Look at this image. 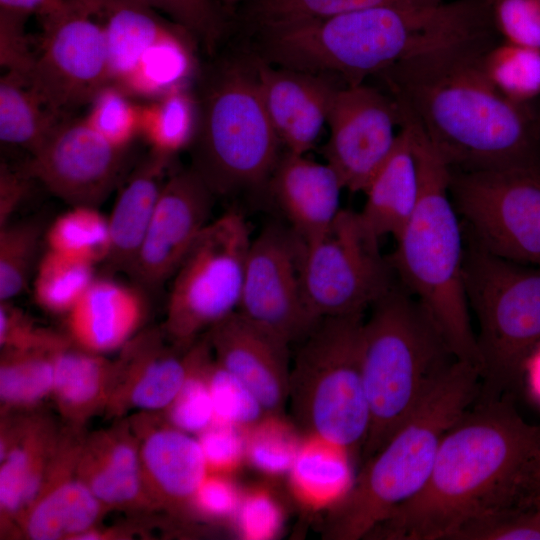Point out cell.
Segmentation results:
<instances>
[{"mask_svg": "<svg viewBox=\"0 0 540 540\" xmlns=\"http://www.w3.org/2000/svg\"><path fill=\"white\" fill-rule=\"evenodd\" d=\"M496 41L432 51L377 75L451 170L540 163V127L528 104L489 79L485 53Z\"/></svg>", "mask_w": 540, "mask_h": 540, "instance_id": "cell-1", "label": "cell"}, {"mask_svg": "<svg viewBox=\"0 0 540 540\" xmlns=\"http://www.w3.org/2000/svg\"><path fill=\"white\" fill-rule=\"evenodd\" d=\"M540 426L522 418L506 395L480 400L447 431L421 490L371 536L456 540L466 528L527 505L526 480Z\"/></svg>", "mask_w": 540, "mask_h": 540, "instance_id": "cell-2", "label": "cell"}, {"mask_svg": "<svg viewBox=\"0 0 540 540\" xmlns=\"http://www.w3.org/2000/svg\"><path fill=\"white\" fill-rule=\"evenodd\" d=\"M417 162L419 199L389 259L398 283L430 316L457 360L479 369L465 288L466 240L450 194L451 169L416 122L403 115Z\"/></svg>", "mask_w": 540, "mask_h": 540, "instance_id": "cell-3", "label": "cell"}, {"mask_svg": "<svg viewBox=\"0 0 540 540\" xmlns=\"http://www.w3.org/2000/svg\"><path fill=\"white\" fill-rule=\"evenodd\" d=\"M479 369L454 360L420 404L354 479L344 498L329 509L323 536L359 540L426 483L447 431L479 397Z\"/></svg>", "mask_w": 540, "mask_h": 540, "instance_id": "cell-4", "label": "cell"}, {"mask_svg": "<svg viewBox=\"0 0 540 540\" xmlns=\"http://www.w3.org/2000/svg\"><path fill=\"white\" fill-rule=\"evenodd\" d=\"M362 329V373L372 457L406 421L456 358L419 302L399 283L370 308Z\"/></svg>", "mask_w": 540, "mask_h": 540, "instance_id": "cell-5", "label": "cell"}, {"mask_svg": "<svg viewBox=\"0 0 540 540\" xmlns=\"http://www.w3.org/2000/svg\"><path fill=\"white\" fill-rule=\"evenodd\" d=\"M203 84L190 167L215 196L267 186L281 143L260 94L254 60L225 59Z\"/></svg>", "mask_w": 540, "mask_h": 540, "instance_id": "cell-6", "label": "cell"}, {"mask_svg": "<svg viewBox=\"0 0 540 540\" xmlns=\"http://www.w3.org/2000/svg\"><path fill=\"white\" fill-rule=\"evenodd\" d=\"M465 240V288L478 327V399H498L520 382L540 346V268L494 256L466 234Z\"/></svg>", "mask_w": 540, "mask_h": 540, "instance_id": "cell-7", "label": "cell"}, {"mask_svg": "<svg viewBox=\"0 0 540 540\" xmlns=\"http://www.w3.org/2000/svg\"><path fill=\"white\" fill-rule=\"evenodd\" d=\"M364 315L323 317L297 342L289 397L306 435L346 449L364 446L370 425L362 373Z\"/></svg>", "mask_w": 540, "mask_h": 540, "instance_id": "cell-8", "label": "cell"}, {"mask_svg": "<svg viewBox=\"0 0 540 540\" xmlns=\"http://www.w3.org/2000/svg\"><path fill=\"white\" fill-rule=\"evenodd\" d=\"M252 237L230 210L210 221L171 278L162 329L181 347L238 311Z\"/></svg>", "mask_w": 540, "mask_h": 540, "instance_id": "cell-9", "label": "cell"}, {"mask_svg": "<svg viewBox=\"0 0 540 540\" xmlns=\"http://www.w3.org/2000/svg\"><path fill=\"white\" fill-rule=\"evenodd\" d=\"M450 194L475 244L499 258L540 268V163L451 170Z\"/></svg>", "mask_w": 540, "mask_h": 540, "instance_id": "cell-10", "label": "cell"}, {"mask_svg": "<svg viewBox=\"0 0 540 540\" xmlns=\"http://www.w3.org/2000/svg\"><path fill=\"white\" fill-rule=\"evenodd\" d=\"M299 275L306 306L316 319L364 315L395 283L379 240L349 209H341L320 237L300 241Z\"/></svg>", "mask_w": 540, "mask_h": 540, "instance_id": "cell-11", "label": "cell"}, {"mask_svg": "<svg viewBox=\"0 0 540 540\" xmlns=\"http://www.w3.org/2000/svg\"><path fill=\"white\" fill-rule=\"evenodd\" d=\"M40 51L26 77L58 115L89 104L111 84L106 41L94 15L79 1L41 19Z\"/></svg>", "mask_w": 540, "mask_h": 540, "instance_id": "cell-12", "label": "cell"}, {"mask_svg": "<svg viewBox=\"0 0 540 540\" xmlns=\"http://www.w3.org/2000/svg\"><path fill=\"white\" fill-rule=\"evenodd\" d=\"M299 251V239L279 224L267 225L252 238L237 311L288 346L318 320L303 297Z\"/></svg>", "mask_w": 540, "mask_h": 540, "instance_id": "cell-13", "label": "cell"}, {"mask_svg": "<svg viewBox=\"0 0 540 540\" xmlns=\"http://www.w3.org/2000/svg\"><path fill=\"white\" fill-rule=\"evenodd\" d=\"M327 124L326 163L344 189L363 192L396 144L395 128L401 127L397 103L364 82L343 85L333 98Z\"/></svg>", "mask_w": 540, "mask_h": 540, "instance_id": "cell-14", "label": "cell"}, {"mask_svg": "<svg viewBox=\"0 0 540 540\" xmlns=\"http://www.w3.org/2000/svg\"><path fill=\"white\" fill-rule=\"evenodd\" d=\"M125 150L82 119L63 120L23 166L24 172L70 207H96L121 178Z\"/></svg>", "mask_w": 540, "mask_h": 540, "instance_id": "cell-15", "label": "cell"}, {"mask_svg": "<svg viewBox=\"0 0 540 540\" xmlns=\"http://www.w3.org/2000/svg\"><path fill=\"white\" fill-rule=\"evenodd\" d=\"M214 194L191 168L170 173L128 273L148 294L171 280L208 225Z\"/></svg>", "mask_w": 540, "mask_h": 540, "instance_id": "cell-16", "label": "cell"}, {"mask_svg": "<svg viewBox=\"0 0 540 540\" xmlns=\"http://www.w3.org/2000/svg\"><path fill=\"white\" fill-rule=\"evenodd\" d=\"M190 347V346H189ZM189 347L173 343L162 327L142 329L122 348L106 410H166L182 388L191 366Z\"/></svg>", "mask_w": 540, "mask_h": 540, "instance_id": "cell-17", "label": "cell"}, {"mask_svg": "<svg viewBox=\"0 0 540 540\" xmlns=\"http://www.w3.org/2000/svg\"><path fill=\"white\" fill-rule=\"evenodd\" d=\"M205 334L215 361L255 394L266 414L282 415L289 397V346L239 312Z\"/></svg>", "mask_w": 540, "mask_h": 540, "instance_id": "cell-18", "label": "cell"}, {"mask_svg": "<svg viewBox=\"0 0 540 540\" xmlns=\"http://www.w3.org/2000/svg\"><path fill=\"white\" fill-rule=\"evenodd\" d=\"M260 94L277 137L288 152L315 145L337 90L335 79L272 65L254 57Z\"/></svg>", "mask_w": 540, "mask_h": 540, "instance_id": "cell-19", "label": "cell"}, {"mask_svg": "<svg viewBox=\"0 0 540 540\" xmlns=\"http://www.w3.org/2000/svg\"><path fill=\"white\" fill-rule=\"evenodd\" d=\"M138 438L141 473L153 508L171 513L192 508L193 497L208 474L198 439L172 424L148 417L131 422Z\"/></svg>", "mask_w": 540, "mask_h": 540, "instance_id": "cell-20", "label": "cell"}, {"mask_svg": "<svg viewBox=\"0 0 540 540\" xmlns=\"http://www.w3.org/2000/svg\"><path fill=\"white\" fill-rule=\"evenodd\" d=\"M60 431L44 415L5 421L0 441L1 527L18 525L40 493Z\"/></svg>", "mask_w": 540, "mask_h": 540, "instance_id": "cell-21", "label": "cell"}, {"mask_svg": "<svg viewBox=\"0 0 540 540\" xmlns=\"http://www.w3.org/2000/svg\"><path fill=\"white\" fill-rule=\"evenodd\" d=\"M56 452L39 495L18 523L28 539H78L107 510L77 477L80 449L62 446Z\"/></svg>", "mask_w": 540, "mask_h": 540, "instance_id": "cell-22", "label": "cell"}, {"mask_svg": "<svg viewBox=\"0 0 540 540\" xmlns=\"http://www.w3.org/2000/svg\"><path fill=\"white\" fill-rule=\"evenodd\" d=\"M148 293L135 283L96 277L67 315V336L96 354L121 349L142 330Z\"/></svg>", "mask_w": 540, "mask_h": 540, "instance_id": "cell-23", "label": "cell"}, {"mask_svg": "<svg viewBox=\"0 0 540 540\" xmlns=\"http://www.w3.org/2000/svg\"><path fill=\"white\" fill-rule=\"evenodd\" d=\"M267 186L275 203L301 242L323 235L339 212L343 185L325 162L286 151L280 156Z\"/></svg>", "mask_w": 540, "mask_h": 540, "instance_id": "cell-24", "label": "cell"}, {"mask_svg": "<svg viewBox=\"0 0 540 540\" xmlns=\"http://www.w3.org/2000/svg\"><path fill=\"white\" fill-rule=\"evenodd\" d=\"M76 474L107 510L153 508L131 422L120 421L85 437Z\"/></svg>", "mask_w": 540, "mask_h": 540, "instance_id": "cell-25", "label": "cell"}, {"mask_svg": "<svg viewBox=\"0 0 540 540\" xmlns=\"http://www.w3.org/2000/svg\"><path fill=\"white\" fill-rule=\"evenodd\" d=\"M172 159L150 150L120 189L108 217L111 240L105 261L108 270L128 275L170 175Z\"/></svg>", "mask_w": 540, "mask_h": 540, "instance_id": "cell-26", "label": "cell"}, {"mask_svg": "<svg viewBox=\"0 0 540 540\" xmlns=\"http://www.w3.org/2000/svg\"><path fill=\"white\" fill-rule=\"evenodd\" d=\"M363 193L365 202L358 212L365 229L377 240L394 239L413 215L419 199L417 162L411 136L401 125L396 144Z\"/></svg>", "mask_w": 540, "mask_h": 540, "instance_id": "cell-27", "label": "cell"}, {"mask_svg": "<svg viewBox=\"0 0 540 540\" xmlns=\"http://www.w3.org/2000/svg\"><path fill=\"white\" fill-rule=\"evenodd\" d=\"M100 23L111 84L120 86L151 47L179 28L136 0H79Z\"/></svg>", "mask_w": 540, "mask_h": 540, "instance_id": "cell-28", "label": "cell"}, {"mask_svg": "<svg viewBox=\"0 0 540 540\" xmlns=\"http://www.w3.org/2000/svg\"><path fill=\"white\" fill-rule=\"evenodd\" d=\"M116 377V361L86 351L64 336L55 349L52 394L67 425L82 427L106 409Z\"/></svg>", "mask_w": 540, "mask_h": 540, "instance_id": "cell-29", "label": "cell"}, {"mask_svg": "<svg viewBox=\"0 0 540 540\" xmlns=\"http://www.w3.org/2000/svg\"><path fill=\"white\" fill-rule=\"evenodd\" d=\"M349 452L321 438H302L288 473L295 499L310 511L331 509L350 490L352 478Z\"/></svg>", "mask_w": 540, "mask_h": 540, "instance_id": "cell-30", "label": "cell"}, {"mask_svg": "<svg viewBox=\"0 0 540 540\" xmlns=\"http://www.w3.org/2000/svg\"><path fill=\"white\" fill-rule=\"evenodd\" d=\"M63 121L30 85L27 78L4 72L0 78V140L37 151Z\"/></svg>", "mask_w": 540, "mask_h": 540, "instance_id": "cell-31", "label": "cell"}, {"mask_svg": "<svg viewBox=\"0 0 540 540\" xmlns=\"http://www.w3.org/2000/svg\"><path fill=\"white\" fill-rule=\"evenodd\" d=\"M64 335L55 333L45 343L1 349L0 399L2 410L30 408L53 391L54 354Z\"/></svg>", "mask_w": 540, "mask_h": 540, "instance_id": "cell-32", "label": "cell"}, {"mask_svg": "<svg viewBox=\"0 0 540 540\" xmlns=\"http://www.w3.org/2000/svg\"><path fill=\"white\" fill-rule=\"evenodd\" d=\"M195 41L179 28L151 47L118 87L131 97L152 100L185 86L195 69Z\"/></svg>", "mask_w": 540, "mask_h": 540, "instance_id": "cell-33", "label": "cell"}, {"mask_svg": "<svg viewBox=\"0 0 540 540\" xmlns=\"http://www.w3.org/2000/svg\"><path fill=\"white\" fill-rule=\"evenodd\" d=\"M198 126V101L187 86L173 88L140 106V134L150 150L174 157L190 147Z\"/></svg>", "mask_w": 540, "mask_h": 540, "instance_id": "cell-34", "label": "cell"}, {"mask_svg": "<svg viewBox=\"0 0 540 540\" xmlns=\"http://www.w3.org/2000/svg\"><path fill=\"white\" fill-rule=\"evenodd\" d=\"M96 278L95 265L47 249L33 277L35 302L54 314H67Z\"/></svg>", "mask_w": 540, "mask_h": 540, "instance_id": "cell-35", "label": "cell"}, {"mask_svg": "<svg viewBox=\"0 0 540 540\" xmlns=\"http://www.w3.org/2000/svg\"><path fill=\"white\" fill-rule=\"evenodd\" d=\"M45 239L50 250L94 265L105 263L111 244L108 217L96 207H70L51 223Z\"/></svg>", "mask_w": 540, "mask_h": 540, "instance_id": "cell-36", "label": "cell"}, {"mask_svg": "<svg viewBox=\"0 0 540 540\" xmlns=\"http://www.w3.org/2000/svg\"><path fill=\"white\" fill-rule=\"evenodd\" d=\"M445 0H244L242 16L254 29L310 22L393 2Z\"/></svg>", "mask_w": 540, "mask_h": 540, "instance_id": "cell-37", "label": "cell"}, {"mask_svg": "<svg viewBox=\"0 0 540 540\" xmlns=\"http://www.w3.org/2000/svg\"><path fill=\"white\" fill-rule=\"evenodd\" d=\"M491 82L511 100L528 104L540 96V50L504 41L483 57Z\"/></svg>", "mask_w": 540, "mask_h": 540, "instance_id": "cell-38", "label": "cell"}, {"mask_svg": "<svg viewBox=\"0 0 540 540\" xmlns=\"http://www.w3.org/2000/svg\"><path fill=\"white\" fill-rule=\"evenodd\" d=\"M41 236L35 221H10L0 227V301L21 295L33 280Z\"/></svg>", "mask_w": 540, "mask_h": 540, "instance_id": "cell-39", "label": "cell"}, {"mask_svg": "<svg viewBox=\"0 0 540 540\" xmlns=\"http://www.w3.org/2000/svg\"><path fill=\"white\" fill-rule=\"evenodd\" d=\"M191 366L189 374L177 396L166 409L168 422L189 433L200 434L215 420L206 370L213 353L205 338L189 347Z\"/></svg>", "mask_w": 540, "mask_h": 540, "instance_id": "cell-40", "label": "cell"}, {"mask_svg": "<svg viewBox=\"0 0 540 540\" xmlns=\"http://www.w3.org/2000/svg\"><path fill=\"white\" fill-rule=\"evenodd\" d=\"M246 461L272 477L288 475L302 438L282 415L266 414L245 430Z\"/></svg>", "mask_w": 540, "mask_h": 540, "instance_id": "cell-41", "label": "cell"}, {"mask_svg": "<svg viewBox=\"0 0 540 540\" xmlns=\"http://www.w3.org/2000/svg\"><path fill=\"white\" fill-rule=\"evenodd\" d=\"M88 125L115 147L126 149L140 134V106L114 84L103 87L89 103Z\"/></svg>", "mask_w": 540, "mask_h": 540, "instance_id": "cell-42", "label": "cell"}, {"mask_svg": "<svg viewBox=\"0 0 540 540\" xmlns=\"http://www.w3.org/2000/svg\"><path fill=\"white\" fill-rule=\"evenodd\" d=\"M186 30L213 52L228 24V8L220 0H136Z\"/></svg>", "mask_w": 540, "mask_h": 540, "instance_id": "cell-43", "label": "cell"}, {"mask_svg": "<svg viewBox=\"0 0 540 540\" xmlns=\"http://www.w3.org/2000/svg\"><path fill=\"white\" fill-rule=\"evenodd\" d=\"M207 383L214 410V422L248 429L266 413L255 394L236 376L210 360Z\"/></svg>", "mask_w": 540, "mask_h": 540, "instance_id": "cell-44", "label": "cell"}, {"mask_svg": "<svg viewBox=\"0 0 540 540\" xmlns=\"http://www.w3.org/2000/svg\"><path fill=\"white\" fill-rule=\"evenodd\" d=\"M233 520L242 538L268 540L280 532L284 512L269 489L254 487L242 492Z\"/></svg>", "mask_w": 540, "mask_h": 540, "instance_id": "cell-45", "label": "cell"}, {"mask_svg": "<svg viewBox=\"0 0 540 540\" xmlns=\"http://www.w3.org/2000/svg\"><path fill=\"white\" fill-rule=\"evenodd\" d=\"M456 540H540V510L528 504L501 512L466 528Z\"/></svg>", "mask_w": 540, "mask_h": 540, "instance_id": "cell-46", "label": "cell"}, {"mask_svg": "<svg viewBox=\"0 0 540 540\" xmlns=\"http://www.w3.org/2000/svg\"><path fill=\"white\" fill-rule=\"evenodd\" d=\"M493 22L506 42L540 50V0H489Z\"/></svg>", "mask_w": 540, "mask_h": 540, "instance_id": "cell-47", "label": "cell"}, {"mask_svg": "<svg viewBox=\"0 0 540 540\" xmlns=\"http://www.w3.org/2000/svg\"><path fill=\"white\" fill-rule=\"evenodd\" d=\"M197 439L211 473L229 475L246 461V437L242 428L213 422Z\"/></svg>", "mask_w": 540, "mask_h": 540, "instance_id": "cell-48", "label": "cell"}, {"mask_svg": "<svg viewBox=\"0 0 540 540\" xmlns=\"http://www.w3.org/2000/svg\"><path fill=\"white\" fill-rule=\"evenodd\" d=\"M28 20L25 16L0 10V65L5 72L25 77L35 60L26 34Z\"/></svg>", "mask_w": 540, "mask_h": 540, "instance_id": "cell-49", "label": "cell"}, {"mask_svg": "<svg viewBox=\"0 0 540 540\" xmlns=\"http://www.w3.org/2000/svg\"><path fill=\"white\" fill-rule=\"evenodd\" d=\"M241 495L229 475L208 472L193 497L191 509L210 520H233Z\"/></svg>", "mask_w": 540, "mask_h": 540, "instance_id": "cell-50", "label": "cell"}, {"mask_svg": "<svg viewBox=\"0 0 540 540\" xmlns=\"http://www.w3.org/2000/svg\"><path fill=\"white\" fill-rule=\"evenodd\" d=\"M54 331L38 327L22 309L9 301H0L1 349H21L48 341Z\"/></svg>", "mask_w": 540, "mask_h": 540, "instance_id": "cell-51", "label": "cell"}, {"mask_svg": "<svg viewBox=\"0 0 540 540\" xmlns=\"http://www.w3.org/2000/svg\"><path fill=\"white\" fill-rule=\"evenodd\" d=\"M32 179L21 170H14L6 163L0 166V227L9 223L28 195Z\"/></svg>", "mask_w": 540, "mask_h": 540, "instance_id": "cell-52", "label": "cell"}, {"mask_svg": "<svg viewBox=\"0 0 540 540\" xmlns=\"http://www.w3.org/2000/svg\"><path fill=\"white\" fill-rule=\"evenodd\" d=\"M71 0H0V10L40 20L64 8Z\"/></svg>", "mask_w": 540, "mask_h": 540, "instance_id": "cell-53", "label": "cell"}, {"mask_svg": "<svg viewBox=\"0 0 540 540\" xmlns=\"http://www.w3.org/2000/svg\"><path fill=\"white\" fill-rule=\"evenodd\" d=\"M540 492V446L531 463L526 480V494L530 500L534 495Z\"/></svg>", "mask_w": 540, "mask_h": 540, "instance_id": "cell-54", "label": "cell"}, {"mask_svg": "<svg viewBox=\"0 0 540 540\" xmlns=\"http://www.w3.org/2000/svg\"><path fill=\"white\" fill-rule=\"evenodd\" d=\"M529 504L534 505L536 508L540 510V492L534 495L530 501Z\"/></svg>", "mask_w": 540, "mask_h": 540, "instance_id": "cell-55", "label": "cell"}, {"mask_svg": "<svg viewBox=\"0 0 540 540\" xmlns=\"http://www.w3.org/2000/svg\"><path fill=\"white\" fill-rule=\"evenodd\" d=\"M227 8L233 7L236 4L242 3L244 0H220Z\"/></svg>", "mask_w": 540, "mask_h": 540, "instance_id": "cell-56", "label": "cell"}]
</instances>
